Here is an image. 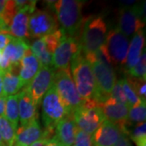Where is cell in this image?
<instances>
[{
  "instance_id": "17",
  "label": "cell",
  "mask_w": 146,
  "mask_h": 146,
  "mask_svg": "<svg viewBox=\"0 0 146 146\" xmlns=\"http://www.w3.org/2000/svg\"><path fill=\"white\" fill-rule=\"evenodd\" d=\"M19 77L23 86H26L39 72L42 65L30 49L27 50L19 64Z\"/></svg>"
},
{
  "instance_id": "26",
  "label": "cell",
  "mask_w": 146,
  "mask_h": 146,
  "mask_svg": "<svg viewBox=\"0 0 146 146\" xmlns=\"http://www.w3.org/2000/svg\"><path fill=\"white\" fill-rule=\"evenodd\" d=\"M146 102H142L139 105L129 108L128 111V125L139 124L145 123L146 119Z\"/></svg>"
},
{
  "instance_id": "35",
  "label": "cell",
  "mask_w": 146,
  "mask_h": 146,
  "mask_svg": "<svg viewBox=\"0 0 146 146\" xmlns=\"http://www.w3.org/2000/svg\"><path fill=\"white\" fill-rule=\"evenodd\" d=\"M6 99L7 98L4 96H0V116H4Z\"/></svg>"
},
{
  "instance_id": "23",
  "label": "cell",
  "mask_w": 146,
  "mask_h": 146,
  "mask_svg": "<svg viewBox=\"0 0 146 146\" xmlns=\"http://www.w3.org/2000/svg\"><path fill=\"white\" fill-rule=\"evenodd\" d=\"M29 49L38 59L42 67L52 66L53 52L49 49L44 37L36 39Z\"/></svg>"
},
{
  "instance_id": "13",
  "label": "cell",
  "mask_w": 146,
  "mask_h": 146,
  "mask_svg": "<svg viewBox=\"0 0 146 146\" xmlns=\"http://www.w3.org/2000/svg\"><path fill=\"white\" fill-rule=\"evenodd\" d=\"M99 107L105 119L118 125L120 128L127 127L129 108L127 105L120 103L110 97L104 102H100Z\"/></svg>"
},
{
  "instance_id": "25",
  "label": "cell",
  "mask_w": 146,
  "mask_h": 146,
  "mask_svg": "<svg viewBox=\"0 0 146 146\" xmlns=\"http://www.w3.org/2000/svg\"><path fill=\"white\" fill-rule=\"evenodd\" d=\"M16 131L4 116H0V135L6 146H13L15 144Z\"/></svg>"
},
{
  "instance_id": "19",
  "label": "cell",
  "mask_w": 146,
  "mask_h": 146,
  "mask_svg": "<svg viewBox=\"0 0 146 146\" xmlns=\"http://www.w3.org/2000/svg\"><path fill=\"white\" fill-rule=\"evenodd\" d=\"M42 137V130L37 119L17 128L15 143L21 146H29Z\"/></svg>"
},
{
  "instance_id": "3",
  "label": "cell",
  "mask_w": 146,
  "mask_h": 146,
  "mask_svg": "<svg viewBox=\"0 0 146 146\" xmlns=\"http://www.w3.org/2000/svg\"><path fill=\"white\" fill-rule=\"evenodd\" d=\"M70 68H72V79L80 97L83 100L94 98L96 86L94 72L91 64L80 50L72 59Z\"/></svg>"
},
{
  "instance_id": "21",
  "label": "cell",
  "mask_w": 146,
  "mask_h": 146,
  "mask_svg": "<svg viewBox=\"0 0 146 146\" xmlns=\"http://www.w3.org/2000/svg\"><path fill=\"white\" fill-rule=\"evenodd\" d=\"M29 49V46L25 40L12 37L3 50V55L8 59L12 67H16L19 66L25 53Z\"/></svg>"
},
{
  "instance_id": "1",
  "label": "cell",
  "mask_w": 146,
  "mask_h": 146,
  "mask_svg": "<svg viewBox=\"0 0 146 146\" xmlns=\"http://www.w3.org/2000/svg\"><path fill=\"white\" fill-rule=\"evenodd\" d=\"M107 28L102 16L83 18L77 32L79 46L84 56L94 54L104 45Z\"/></svg>"
},
{
  "instance_id": "37",
  "label": "cell",
  "mask_w": 146,
  "mask_h": 146,
  "mask_svg": "<svg viewBox=\"0 0 146 146\" xmlns=\"http://www.w3.org/2000/svg\"><path fill=\"white\" fill-rule=\"evenodd\" d=\"M45 146H63L59 141H58L57 139L54 136L52 139H50V141H48L46 142V144L45 145Z\"/></svg>"
},
{
  "instance_id": "44",
  "label": "cell",
  "mask_w": 146,
  "mask_h": 146,
  "mask_svg": "<svg viewBox=\"0 0 146 146\" xmlns=\"http://www.w3.org/2000/svg\"><path fill=\"white\" fill-rule=\"evenodd\" d=\"M1 146H6V145H4V144H3V145H1Z\"/></svg>"
},
{
  "instance_id": "34",
  "label": "cell",
  "mask_w": 146,
  "mask_h": 146,
  "mask_svg": "<svg viewBox=\"0 0 146 146\" xmlns=\"http://www.w3.org/2000/svg\"><path fill=\"white\" fill-rule=\"evenodd\" d=\"M114 146H132L130 141L129 134L125 131H121L119 138Z\"/></svg>"
},
{
  "instance_id": "22",
  "label": "cell",
  "mask_w": 146,
  "mask_h": 146,
  "mask_svg": "<svg viewBox=\"0 0 146 146\" xmlns=\"http://www.w3.org/2000/svg\"><path fill=\"white\" fill-rule=\"evenodd\" d=\"M18 67L19 66L12 67L9 71L3 72V95L6 98L11 95H16L24 87L19 76L16 74V68Z\"/></svg>"
},
{
  "instance_id": "31",
  "label": "cell",
  "mask_w": 146,
  "mask_h": 146,
  "mask_svg": "<svg viewBox=\"0 0 146 146\" xmlns=\"http://www.w3.org/2000/svg\"><path fill=\"white\" fill-rule=\"evenodd\" d=\"M110 98H112L113 99H115V101L119 102L120 103H123V104H125L127 106V100H126L124 94H123V89H122L120 80L116 81V83L114 85V88H113L112 91H111V94H110Z\"/></svg>"
},
{
  "instance_id": "12",
  "label": "cell",
  "mask_w": 146,
  "mask_h": 146,
  "mask_svg": "<svg viewBox=\"0 0 146 146\" xmlns=\"http://www.w3.org/2000/svg\"><path fill=\"white\" fill-rule=\"evenodd\" d=\"M141 11L136 7L121 8L118 13V29L127 37L132 36L145 26Z\"/></svg>"
},
{
  "instance_id": "28",
  "label": "cell",
  "mask_w": 146,
  "mask_h": 146,
  "mask_svg": "<svg viewBox=\"0 0 146 146\" xmlns=\"http://www.w3.org/2000/svg\"><path fill=\"white\" fill-rule=\"evenodd\" d=\"M127 80L130 84L133 90L135 91L136 94L139 97V98L142 102H145L146 92H145V80L141 78H135L129 75H127Z\"/></svg>"
},
{
  "instance_id": "16",
  "label": "cell",
  "mask_w": 146,
  "mask_h": 146,
  "mask_svg": "<svg viewBox=\"0 0 146 146\" xmlns=\"http://www.w3.org/2000/svg\"><path fill=\"white\" fill-rule=\"evenodd\" d=\"M19 120L21 127L25 126L38 118L37 106L33 101L25 88L18 93Z\"/></svg>"
},
{
  "instance_id": "41",
  "label": "cell",
  "mask_w": 146,
  "mask_h": 146,
  "mask_svg": "<svg viewBox=\"0 0 146 146\" xmlns=\"http://www.w3.org/2000/svg\"><path fill=\"white\" fill-rule=\"evenodd\" d=\"M4 143H3V139H2V137H1V135H0V146L2 145H3Z\"/></svg>"
},
{
  "instance_id": "39",
  "label": "cell",
  "mask_w": 146,
  "mask_h": 146,
  "mask_svg": "<svg viewBox=\"0 0 146 146\" xmlns=\"http://www.w3.org/2000/svg\"><path fill=\"white\" fill-rule=\"evenodd\" d=\"M133 141L135 142L136 146H146V138H140Z\"/></svg>"
},
{
  "instance_id": "42",
  "label": "cell",
  "mask_w": 146,
  "mask_h": 146,
  "mask_svg": "<svg viewBox=\"0 0 146 146\" xmlns=\"http://www.w3.org/2000/svg\"><path fill=\"white\" fill-rule=\"evenodd\" d=\"M2 54H3V52L0 51V60H1V58H2Z\"/></svg>"
},
{
  "instance_id": "40",
  "label": "cell",
  "mask_w": 146,
  "mask_h": 146,
  "mask_svg": "<svg viewBox=\"0 0 146 146\" xmlns=\"http://www.w3.org/2000/svg\"><path fill=\"white\" fill-rule=\"evenodd\" d=\"M3 72L0 71V96L3 95Z\"/></svg>"
},
{
  "instance_id": "10",
  "label": "cell",
  "mask_w": 146,
  "mask_h": 146,
  "mask_svg": "<svg viewBox=\"0 0 146 146\" xmlns=\"http://www.w3.org/2000/svg\"><path fill=\"white\" fill-rule=\"evenodd\" d=\"M80 50L78 41L76 37L63 33L53 54L52 65L54 68L58 70L71 69V63Z\"/></svg>"
},
{
  "instance_id": "6",
  "label": "cell",
  "mask_w": 146,
  "mask_h": 146,
  "mask_svg": "<svg viewBox=\"0 0 146 146\" xmlns=\"http://www.w3.org/2000/svg\"><path fill=\"white\" fill-rule=\"evenodd\" d=\"M128 47V37L115 28L106 33L104 45L100 48V50L113 67L125 64Z\"/></svg>"
},
{
  "instance_id": "5",
  "label": "cell",
  "mask_w": 146,
  "mask_h": 146,
  "mask_svg": "<svg viewBox=\"0 0 146 146\" xmlns=\"http://www.w3.org/2000/svg\"><path fill=\"white\" fill-rule=\"evenodd\" d=\"M72 115L76 127L90 136L105 120L99 103L94 98L84 100L80 106L73 112Z\"/></svg>"
},
{
  "instance_id": "8",
  "label": "cell",
  "mask_w": 146,
  "mask_h": 146,
  "mask_svg": "<svg viewBox=\"0 0 146 146\" xmlns=\"http://www.w3.org/2000/svg\"><path fill=\"white\" fill-rule=\"evenodd\" d=\"M42 120L46 129L55 130L57 124L70 115L53 84L42 100Z\"/></svg>"
},
{
  "instance_id": "11",
  "label": "cell",
  "mask_w": 146,
  "mask_h": 146,
  "mask_svg": "<svg viewBox=\"0 0 146 146\" xmlns=\"http://www.w3.org/2000/svg\"><path fill=\"white\" fill-rule=\"evenodd\" d=\"M54 69L50 67H42L29 84L25 88L34 103L38 106L42 98L54 84Z\"/></svg>"
},
{
  "instance_id": "9",
  "label": "cell",
  "mask_w": 146,
  "mask_h": 146,
  "mask_svg": "<svg viewBox=\"0 0 146 146\" xmlns=\"http://www.w3.org/2000/svg\"><path fill=\"white\" fill-rule=\"evenodd\" d=\"M58 29L56 15L50 9H35L29 16V33L33 38H41Z\"/></svg>"
},
{
  "instance_id": "7",
  "label": "cell",
  "mask_w": 146,
  "mask_h": 146,
  "mask_svg": "<svg viewBox=\"0 0 146 146\" xmlns=\"http://www.w3.org/2000/svg\"><path fill=\"white\" fill-rule=\"evenodd\" d=\"M71 73V69L58 70L54 74V78L55 89L69 114H72L80 106L84 101L79 95Z\"/></svg>"
},
{
  "instance_id": "14",
  "label": "cell",
  "mask_w": 146,
  "mask_h": 146,
  "mask_svg": "<svg viewBox=\"0 0 146 146\" xmlns=\"http://www.w3.org/2000/svg\"><path fill=\"white\" fill-rule=\"evenodd\" d=\"M36 1H29L28 4L17 11L11 19L8 31L13 37L25 40V38L29 36V21L30 15L36 9Z\"/></svg>"
},
{
  "instance_id": "43",
  "label": "cell",
  "mask_w": 146,
  "mask_h": 146,
  "mask_svg": "<svg viewBox=\"0 0 146 146\" xmlns=\"http://www.w3.org/2000/svg\"><path fill=\"white\" fill-rule=\"evenodd\" d=\"M13 146H21V145H18V144H16V143H15V144L13 145Z\"/></svg>"
},
{
  "instance_id": "24",
  "label": "cell",
  "mask_w": 146,
  "mask_h": 146,
  "mask_svg": "<svg viewBox=\"0 0 146 146\" xmlns=\"http://www.w3.org/2000/svg\"><path fill=\"white\" fill-rule=\"evenodd\" d=\"M4 117L12 126L17 130L19 125V106H18V94L7 97L5 105Z\"/></svg>"
},
{
  "instance_id": "2",
  "label": "cell",
  "mask_w": 146,
  "mask_h": 146,
  "mask_svg": "<svg viewBox=\"0 0 146 146\" xmlns=\"http://www.w3.org/2000/svg\"><path fill=\"white\" fill-rule=\"evenodd\" d=\"M53 3L58 22L63 28V33L75 37L83 21L84 2L78 0H58L53 2Z\"/></svg>"
},
{
  "instance_id": "20",
  "label": "cell",
  "mask_w": 146,
  "mask_h": 146,
  "mask_svg": "<svg viewBox=\"0 0 146 146\" xmlns=\"http://www.w3.org/2000/svg\"><path fill=\"white\" fill-rule=\"evenodd\" d=\"M145 44V38L143 30H140L131 36L125 63L126 70L127 72L130 71L139 61L142 54Z\"/></svg>"
},
{
  "instance_id": "33",
  "label": "cell",
  "mask_w": 146,
  "mask_h": 146,
  "mask_svg": "<svg viewBox=\"0 0 146 146\" xmlns=\"http://www.w3.org/2000/svg\"><path fill=\"white\" fill-rule=\"evenodd\" d=\"M12 37L9 32H0V51H3Z\"/></svg>"
},
{
  "instance_id": "36",
  "label": "cell",
  "mask_w": 146,
  "mask_h": 146,
  "mask_svg": "<svg viewBox=\"0 0 146 146\" xmlns=\"http://www.w3.org/2000/svg\"><path fill=\"white\" fill-rule=\"evenodd\" d=\"M50 140H47L46 137L42 136V138L38 141H36V142L33 143L32 145H30L29 146H45V145L46 144V142Z\"/></svg>"
},
{
  "instance_id": "4",
  "label": "cell",
  "mask_w": 146,
  "mask_h": 146,
  "mask_svg": "<svg viewBox=\"0 0 146 146\" xmlns=\"http://www.w3.org/2000/svg\"><path fill=\"white\" fill-rule=\"evenodd\" d=\"M89 62L94 72L96 94L94 99L98 103L104 102L110 97L111 91L116 83V76L112 66L103 63L95 54L84 56Z\"/></svg>"
},
{
  "instance_id": "27",
  "label": "cell",
  "mask_w": 146,
  "mask_h": 146,
  "mask_svg": "<svg viewBox=\"0 0 146 146\" xmlns=\"http://www.w3.org/2000/svg\"><path fill=\"white\" fill-rule=\"evenodd\" d=\"M120 82H121L123 92L126 100H127L128 108H131V107L135 106L136 105H139L141 102H142V101L136 95L135 91L132 89V87L131 86L130 84L128 83V81L127 80V79H121Z\"/></svg>"
},
{
  "instance_id": "32",
  "label": "cell",
  "mask_w": 146,
  "mask_h": 146,
  "mask_svg": "<svg viewBox=\"0 0 146 146\" xmlns=\"http://www.w3.org/2000/svg\"><path fill=\"white\" fill-rule=\"evenodd\" d=\"M129 137L132 141L140 139V138H146V124L145 123H141L136 124L132 131L129 132Z\"/></svg>"
},
{
  "instance_id": "18",
  "label": "cell",
  "mask_w": 146,
  "mask_h": 146,
  "mask_svg": "<svg viewBox=\"0 0 146 146\" xmlns=\"http://www.w3.org/2000/svg\"><path fill=\"white\" fill-rule=\"evenodd\" d=\"M77 127L73 119L72 114L67 115L55 127L54 137L63 146H72L75 142Z\"/></svg>"
},
{
  "instance_id": "30",
  "label": "cell",
  "mask_w": 146,
  "mask_h": 146,
  "mask_svg": "<svg viewBox=\"0 0 146 146\" xmlns=\"http://www.w3.org/2000/svg\"><path fill=\"white\" fill-rule=\"evenodd\" d=\"M75 146H94L92 136L80 130L78 127L76 131L75 137Z\"/></svg>"
},
{
  "instance_id": "38",
  "label": "cell",
  "mask_w": 146,
  "mask_h": 146,
  "mask_svg": "<svg viewBox=\"0 0 146 146\" xmlns=\"http://www.w3.org/2000/svg\"><path fill=\"white\" fill-rule=\"evenodd\" d=\"M6 5H7V1L6 0H0V21H2L1 19H2V16L3 15L4 11H5Z\"/></svg>"
},
{
  "instance_id": "15",
  "label": "cell",
  "mask_w": 146,
  "mask_h": 146,
  "mask_svg": "<svg viewBox=\"0 0 146 146\" xmlns=\"http://www.w3.org/2000/svg\"><path fill=\"white\" fill-rule=\"evenodd\" d=\"M121 131L119 126L105 119L92 135L94 146H114Z\"/></svg>"
},
{
  "instance_id": "45",
  "label": "cell",
  "mask_w": 146,
  "mask_h": 146,
  "mask_svg": "<svg viewBox=\"0 0 146 146\" xmlns=\"http://www.w3.org/2000/svg\"><path fill=\"white\" fill-rule=\"evenodd\" d=\"M72 146H75V145H72Z\"/></svg>"
},
{
  "instance_id": "29",
  "label": "cell",
  "mask_w": 146,
  "mask_h": 146,
  "mask_svg": "<svg viewBox=\"0 0 146 146\" xmlns=\"http://www.w3.org/2000/svg\"><path fill=\"white\" fill-rule=\"evenodd\" d=\"M146 56L145 52L144 50L143 54H141L139 61L136 65L127 72V75H129L135 78H141L145 80L146 78Z\"/></svg>"
}]
</instances>
